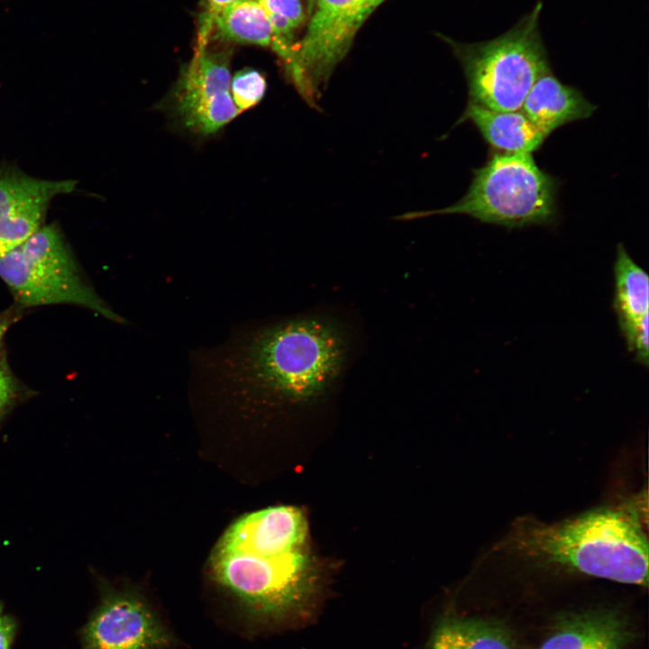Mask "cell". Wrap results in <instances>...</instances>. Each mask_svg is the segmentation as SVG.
I'll return each instance as SVG.
<instances>
[{
  "instance_id": "9",
  "label": "cell",
  "mask_w": 649,
  "mask_h": 649,
  "mask_svg": "<svg viewBox=\"0 0 649 649\" xmlns=\"http://www.w3.org/2000/svg\"><path fill=\"white\" fill-rule=\"evenodd\" d=\"M84 649H168L173 638L137 594L105 590L84 626Z\"/></svg>"
},
{
  "instance_id": "12",
  "label": "cell",
  "mask_w": 649,
  "mask_h": 649,
  "mask_svg": "<svg viewBox=\"0 0 649 649\" xmlns=\"http://www.w3.org/2000/svg\"><path fill=\"white\" fill-rule=\"evenodd\" d=\"M522 108L523 113L549 136L566 123L591 116L597 106L578 88L562 83L550 70L533 85Z\"/></svg>"
},
{
  "instance_id": "1",
  "label": "cell",
  "mask_w": 649,
  "mask_h": 649,
  "mask_svg": "<svg viewBox=\"0 0 649 649\" xmlns=\"http://www.w3.org/2000/svg\"><path fill=\"white\" fill-rule=\"evenodd\" d=\"M646 491L576 516L516 520L495 549L539 567L647 587Z\"/></svg>"
},
{
  "instance_id": "3",
  "label": "cell",
  "mask_w": 649,
  "mask_h": 649,
  "mask_svg": "<svg viewBox=\"0 0 649 649\" xmlns=\"http://www.w3.org/2000/svg\"><path fill=\"white\" fill-rule=\"evenodd\" d=\"M210 571L247 614L259 619L288 615L306 591V562L301 551L285 553L238 519L217 543Z\"/></svg>"
},
{
  "instance_id": "8",
  "label": "cell",
  "mask_w": 649,
  "mask_h": 649,
  "mask_svg": "<svg viewBox=\"0 0 649 649\" xmlns=\"http://www.w3.org/2000/svg\"><path fill=\"white\" fill-rule=\"evenodd\" d=\"M229 53L198 46L170 94L169 103L180 122L202 134L217 132L241 113L231 93Z\"/></svg>"
},
{
  "instance_id": "14",
  "label": "cell",
  "mask_w": 649,
  "mask_h": 649,
  "mask_svg": "<svg viewBox=\"0 0 649 649\" xmlns=\"http://www.w3.org/2000/svg\"><path fill=\"white\" fill-rule=\"evenodd\" d=\"M614 274V306L627 341L649 319V279L621 243L617 247Z\"/></svg>"
},
{
  "instance_id": "7",
  "label": "cell",
  "mask_w": 649,
  "mask_h": 649,
  "mask_svg": "<svg viewBox=\"0 0 649 649\" xmlns=\"http://www.w3.org/2000/svg\"><path fill=\"white\" fill-rule=\"evenodd\" d=\"M384 0H315L306 32L296 46L290 75L309 105L316 106L321 88L347 53L366 18Z\"/></svg>"
},
{
  "instance_id": "2",
  "label": "cell",
  "mask_w": 649,
  "mask_h": 649,
  "mask_svg": "<svg viewBox=\"0 0 649 649\" xmlns=\"http://www.w3.org/2000/svg\"><path fill=\"white\" fill-rule=\"evenodd\" d=\"M348 351L333 320L297 317L263 327L224 349L207 366L209 382L279 400L305 402L337 381Z\"/></svg>"
},
{
  "instance_id": "5",
  "label": "cell",
  "mask_w": 649,
  "mask_h": 649,
  "mask_svg": "<svg viewBox=\"0 0 649 649\" xmlns=\"http://www.w3.org/2000/svg\"><path fill=\"white\" fill-rule=\"evenodd\" d=\"M0 278L22 306L70 304L123 322L86 281L55 224L0 257Z\"/></svg>"
},
{
  "instance_id": "22",
  "label": "cell",
  "mask_w": 649,
  "mask_h": 649,
  "mask_svg": "<svg viewBox=\"0 0 649 649\" xmlns=\"http://www.w3.org/2000/svg\"><path fill=\"white\" fill-rule=\"evenodd\" d=\"M17 315L14 310L5 311L0 314V369L5 367L2 358V348L5 335L12 324L15 321Z\"/></svg>"
},
{
  "instance_id": "17",
  "label": "cell",
  "mask_w": 649,
  "mask_h": 649,
  "mask_svg": "<svg viewBox=\"0 0 649 649\" xmlns=\"http://www.w3.org/2000/svg\"><path fill=\"white\" fill-rule=\"evenodd\" d=\"M266 89L265 77L252 69L240 70L231 78L230 93L240 113L259 104Z\"/></svg>"
},
{
  "instance_id": "10",
  "label": "cell",
  "mask_w": 649,
  "mask_h": 649,
  "mask_svg": "<svg viewBox=\"0 0 649 649\" xmlns=\"http://www.w3.org/2000/svg\"><path fill=\"white\" fill-rule=\"evenodd\" d=\"M75 180H44L14 169H0V257L35 233L49 204L74 190Z\"/></svg>"
},
{
  "instance_id": "23",
  "label": "cell",
  "mask_w": 649,
  "mask_h": 649,
  "mask_svg": "<svg viewBox=\"0 0 649 649\" xmlns=\"http://www.w3.org/2000/svg\"><path fill=\"white\" fill-rule=\"evenodd\" d=\"M3 615V604L0 601V617Z\"/></svg>"
},
{
  "instance_id": "4",
  "label": "cell",
  "mask_w": 649,
  "mask_h": 649,
  "mask_svg": "<svg viewBox=\"0 0 649 649\" xmlns=\"http://www.w3.org/2000/svg\"><path fill=\"white\" fill-rule=\"evenodd\" d=\"M558 184L539 168L531 153L494 151L483 166L473 169L468 191L455 204L399 218L462 214L507 228L549 224L557 216Z\"/></svg>"
},
{
  "instance_id": "16",
  "label": "cell",
  "mask_w": 649,
  "mask_h": 649,
  "mask_svg": "<svg viewBox=\"0 0 649 649\" xmlns=\"http://www.w3.org/2000/svg\"><path fill=\"white\" fill-rule=\"evenodd\" d=\"M218 33L228 41L272 48L278 35L258 0H236L215 19Z\"/></svg>"
},
{
  "instance_id": "15",
  "label": "cell",
  "mask_w": 649,
  "mask_h": 649,
  "mask_svg": "<svg viewBox=\"0 0 649 649\" xmlns=\"http://www.w3.org/2000/svg\"><path fill=\"white\" fill-rule=\"evenodd\" d=\"M428 649H516L500 623L477 617H452L434 630Z\"/></svg>"
},
{
  "instance_id": "19",
  "label": "cell",
  "mask_w": 649,
  "mask_h": 649,
  "mask_svg": "<svg viewBox=\"0 0 649 649\" xmlns=\"http://www.w3.org/2000/svg\"><path fill=\"white\" fill-rule=\"evenodd\" d=\"M21 397V388L9 370L0 369V423Z\"/></svg>"
},
{
  "instance_id": "20",
  "label": "cell",
  "mask_w": 649,
  "mask_h": 649,
  "mask_svg": "<svg viewBox=\"0 0 649 649\" xmlns=\"http://www.w3.org/2000/svg\"><path fill=\"white\" fill-rule=\"evenodd\" d=\"M236 0H205L206 11L202 19V28L198 44H206L207 34L217 14Z\"/></svg>"
},
{
  "instance_id": "6",
  "label": "cell",
  "mask_w": 649,
  "mask_h": 649,
  "mask_svg": "<svg viewBox=\"0 0 649 649\" xmlns=\"http://www.w3.org/2000/svg\"><path fill=\"white\" fill-rule=\"evenodd\" d=\"M542 4L516 27L494 40L460 50L471 103L516 111L535 81L550 71L538 30Z\"/></svg>"
},
{
  "instance_id": "18",
  "label": "cell",
  "mask_w": 649,
  "mask_h": 649,
  "mask_svg": "<svg viewBox=\"0 0 649 649\" xmlns=\"http://www.w3.org/2000/svg\"><path fill=\"white\" fill-rule=\"evenodd\" d=\"M266 13L273 14L287 20L291 26L297 28L304 14L300 0H258Z\"/></svg>"
},
{
  "instance_id": "13",
  "label": "cell",
  "mask_w": 649,
  "mask_h": 649,
  "mask_svg": "<svg viewBox=\"0 0 649 649\" xmlns=\"http://www.w3.org/2000/svg\"><path fill=\"white\" fill-rule=\"evenodd\" d=\"M470 121L483 139L497 151L531 153L548 135L523 112L498 111L468 102L458 123Z\"/></svg>"
},
{
  "instance_id": "21",
  "label": "cell",
  "mask_w": 649,
  "mask_h": 649,
  "mask_svg": "<svg viewBox=\"0 0 649 649\" xmlns=\"http://www.w3.org/2000/svg\"><path fill=\"white\" fill-rule=\"evenodd\" d=\"M16 625L13 617L6 615L0 617V649H10Z\"/></svg>"
},
{
  "instance_id": "11",
  "label": "cell",
  "mask_w": 649,
  "mask_h": 649,
  "mask_svg": "<svg viewBox=\"0 0 649 649\" xmlns=\"http://www.w3.org/2000/svg\"><path fill=\"white\" fill-rule=\"evenodd\" d=\"M634 635L619 611L588 610L559 617L538 649H632Z\"/></svg>"
}]
</instances>
